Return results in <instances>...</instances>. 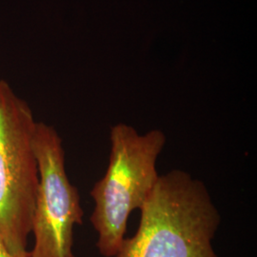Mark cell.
<instances>
[{"label":"cell","instance_id":"1","mask_svg":"<svg viewBox=\"0 0 257 257\" xmlns=\"http://www.w3.org/2000/svg\"><path fill=\"white\" fill-rule=\"evenodd\" d=\"M136 234L114 257H218L212 241L221 216L202 181L182 170L160 175Z\"/></svg>","mask_w":257,"mask_h":257},{"label":"cell","instance_id":"2","mask_svg":"<svg viewBox=\"0 0 257 257\" xmlns=\"http://www.w3.org/2000/svg\"><path fill=\"white\" fill-rule=\"evenodd\" d=\"M109 165L91 190L94 209L90 221L97 232L96 247L104 257H114L125 241L130 214L141 210L160 175L156 162L166 144L163 132L139 135L117 124L110 131Z\"/></svg>","mask_w":257,"mask_h":257},{"label":"cell","instance_id":"3","mask_svg":"<svg viewBox=\"0 0 257 257\" xmlns=\"http://www.w3.org/2000/svg\"><path fill=\"white\" fill-rule=\"evenodd\" d=\"M36 124L27 102L0 80V240L16 257H29L39 183Z\"/></svg>","mask_w":257,"mask_h":257},{"label":"cell","instance_id":"4","mask_svg":"<svg viewBox=\"0 0 257 257\" xmlns=\"http://www.w3.org/2000/svg\"><path fill=\"white\" fill-rule=\"evenodd\" d=\"M34 149L39 183L32 220L35 244L29 257H76L74 228L81 225L78 190L66 173L62 138L54 127L37 122Z\"/></svg>","mask_w":257,"mask_h":257},{"label":"cell","instance_id":"5","mask_svg":"<svg viewBox=\"0 0 257 257\" xmlns=\"http://www.w3.org/2000/svg\"><path fill=\"white\" fill-rule=\"evenodd\" d=\"M0 257H16L10 252L9 249L6 248V246L3 244L1 240H0Z\"/></svg>","mask_w":257,"mask_h":257}]
</instances>
